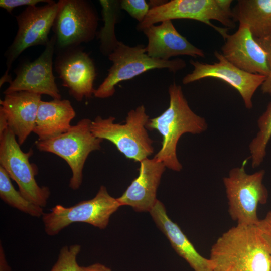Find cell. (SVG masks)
Here are the masks:
<instances>
[{"label": "cell", "instance_id": "cell-1", "mask_svg": "<svg viewBox=\"0 0 271 271\" xmlns=\"http://www.w3.org/2000/svg\"><path fill=\"white\" fill-rule=\"evenodd\" d=\"M213 271H271V254L256 225L237 224L212 245Z\"/></svg>", "mask_w": 271, "mask_h": 271}, {"label": "cell", "instance_id": "cell-2", "mask_svg": "<svg viewBox=\"0 0 271 271\" xmlns=\"http://www.w3.org/2000/svg\"><path fill=\"white\" fill-rule=\"evenodd\" d=\"M169 105L159 116L149 119L146 128L157 130L162 137V146L154 158L165 167L179 172L182 165L177 155V146L184 133L200 134L206 130L207 123L204 117L190 108L181 86L175 82L168 88Z\"/></svg>", "mask_w": 271, "mask_h": 271}, {"label": "cell", "instance_id": "cell-3", "mask_svg": "<svg viewBox=\"0 0 271 271\" xmlns=\"http://www.w3.org/2000/svg\"><path fill=\"white\" fill-rule=\"evenodd\" d=\"M115 120L113 116H97L91 121V131L96 138L112 143L126 158L136 162H140L154 153L153 142L146 128L149 117L144 105L130 110L124 123Z\"/></svg>", "mask_w": 271, "mask_h": 271}, {"label": "cell", "instance_id": "cell-4", "mask_svg": "<svg viewBox=\"0 0 271 271\" xmlns=\"http://www.w3.org/2000/svg\"><path fill=\"white\" fill-rule=\"evenodd\" d=\"M232 0H171L151 8L144 20L137 25V30L145 29L166 20L186 19L202 22L213 28L225 39L228 28L219 27L211 22L214 20L228 28L235 27Z\"/></svg>", "mask_w": 271, "mask_h": 271}, {"label": "cell", "instance_id": "cell-5", "mask_svg": "<svg viewBox=\"0 0 271 271\" xmlns=\"http://www.w3.org/2000/svg\"><path fill=\"white\" fill-rule=\"evenodd\" d=\"M245 159L241 166L232 168L223 182L228 201V212L232 219L241 225H256L259 219L257 209L265 204L268 192L263 183L265 171L252 174L245 171Z\"/></svg>", "mask_w": 271, "mask_h": 271}, {"label": "cell", "instance_id": "cell-6", "mask_svg": "<svg viewBox=\"0 0 271 271\" xmlns=\"http://www.w3.org/2000/svg\"><path fill=\"white\" fill-rule=\"evenodd\" d=\"M108 57L112 65L107 76L95 90L94 95L96 98L104 99L112 96L118 83L131 79L146 71L167 69L175 73L186 66L185 61L180 59L163 60L152 58L147 54L144 45L129 46L121 41Z\"/></svg>", "mask_w": 271, "mask_h": 271}, {"label": "cell", "instance_id": "cell-7", "mask_svg": "<svg viewBox=\"0 0 271 271\" xmlns=\"http://www.w3.org/2000/svg\"><path fill=\"white\" fill-rule=\"evenodd\" d=\"M91 121L89 118L81 119L66 132L35 143L39 151L54 154L68 164L72 173L69 186L74 190L78 189L82 183L83 170L88 156L101 147L103 140L91 131Z\"/></svg>", "mask_w": 271, "mask_h": 271}, {"label": "cell", "instance_id": "cell-8", "mask_svg": "<svg viewBox=\"0 0 271 271\" xmlns=\"http://www.w3.org/2000/svg\"><path fill=\"white\" fill-rule=\"evenodd\" d=\"M63 0L52 1L43 6H28L16 16L18 24L16 35L6 50V69L0 79V86L13 80L10 71L12 64L26 49L37 45L46 46Z\"/></svg>", "mask_w": 271, "mask_h": 271}, {"label": "cell", "instance_id": "cell-9", "mask_svg": "<svg viewBox=\"0 0 271 271\" xmlns=\"http://www.w3.org/2000/svg\"><path fill=\"white\" fill-rule=\"evenodd\" d=\"M121 206L117 198L111 196L102 185L92 199L82 201L66 207L57 205L42 216L46 233L58 234L65 227L75 222H83L100 229L107 226L111 216Z\"/></svg>", "mask_w": 271, "mask_h": 271}, {"label": "cell", "instance_id": "cell-10", "mask_svg": "<svg viewBox=\"0 0 271 271\" xmlns=\"http://www.w3.org/2000/svg\"><path fill=\"white\" fill-rule=\"evenodd\" d=\"M33 151L23 152L14 133L8 128L0 135V166L17 184L19 191L28 200L45 207L50 195L49 188L40 186L35 177L37 167L31 163L29 158Z\"/></svg>", "mask_w": 271, "mask_h": 271}, {"label": "cell", "instance_id": "cell-11", "mask_svg": "<svg viewBox=\"0 0 271 271\" xmlns=\"http://www.w3.org/2000/svg\"><path fill=\"white\" fill-rule=\"evenodd\" d=\"M99 17L92 4L86 0H63L52 30L60 51L92 41L97 35Z\"/></svg>", "mask_w": 271, "mask_h": 271}, {"label": "cell", "instance_id": "cell-12", "mask_svg": "<svg viewBox=\"0 0 271 271\" xmlns=\"http://www.w3.org/2000/svg\"><path fill=\"white\" fill-rule=\"evenodd\" d=\"M218 62L212 64L202 63L191 60L194 69L182 79L184 84L206 78H214L222 80L234 88L241 95L247 109L253 107L252 97L257 88L261 86L266 76L244 71L228 61L221 53L214 52Z\"/></svg>", "mask_w": 271, "mask_h": 271}, {"label": "cell", "instance_id": "cell-13", "mask_svg": "<svg viewBox=\"0 0 271 271\" xmlns=\"http://www.w3.org/2000/svg\"><path fill=\"white\" fill-rule=\"evenodd\" d=\"M56 40L53 35L41 54L32 62H26L15 70V78L4 91L7 94L27 91L47 95L53 99H61L53 73V57Z\"/></svg>", "mask_w": 271, "mask_h": 271}, {"label": "cell", "instance_id": "cell-14", "mask_svg": "<svg viewBox=\"0 0 271 271\" xmlns=\"http://www.w3.org/2000/svg\"><path fill=\"white\" fill-rule=\"evenodd\" d=\"M54 65L63 86L76 100L80 101L94 95L96 69L88 54L78 47L60 51Z\"/></svg>", "mask_w": 271, "mask_h": 271}, {"label": "cell", "instance_id": "cell-15", "mask_svg": "<svg viewBox=\"0 0 271 271\" xmlns=\"http://www.w3.org/2000/svg\"><path fill=\"white\" fill-rule=\"evenodd\" d=\"M224 41L221 53L228 61L247 72L267 76L266 54L246 25L239 23L237 31Z\"/></svg>", "mask_w": 271, "mask_h": 271}, {"label": "cell", "instance_id": "cell-16", "mask_svg": "<svg viewBox=\"0 0 271 271\" xmlns=\"http://www.w3.org/2000/svg\"><path fill=\"white\" fill-rule=\"evenodd\" d=\"M139 174L117 200L136 212H150L158 199L157 191L166 167L155 158L140 162Z\"/></svg>", "mask_w": 271, "mask_h": 271}, {"label": "cell", "instance_id": "cell-17", "mask_svg": "<svg viewBox=\"0 0 271 271\" xmlns=\"http://www.w3.org/2000/svg\"><path fill=\"white\" fill-rule=\"evenodd\" d=\"M41 100V95L27 91L7 94L0 100V112L20 146L33 131Z\"/></svg>", "mask_w": 271, "mask_h": 271}, {"label": "cell", "instance_id": "cell-18", "mask_svg": "<svg viewBox=\"0 0 271 271\" xmlns=\"http://www.w3.org/2000/svg\"><path fill=\"white\" fill-rule=\"evenodd\" d=\"M143 32L148 39L147 54L152 58L169 60L171 57L179 55L205 57L202 50L192 44L177 31L172 20L152 25Z\"/></svg>", "mask_w": 271, "mask_h": 271}, {"label": "cell", "instance_id": "cell-19", "mask_svg": "<svg viewBox=\"0 0 271 271\" xmlns=\"http://www.w3.org/2000/svg\"><path fill=\"white\" fill-rule=\"evenodd\" d=\"M149 213L175 251L194 271H213L209 258L199 254L180 227L169 218L163 203L158 200Z\"/></svg>", "mask_w": 271, "mask_h": 271}, {"label": "cell", "instance_id": "cell-20", "mask_svg": "<svg viewBox=\"0 0 271 271\" xmlns=\"http://www.w3.org/2000/svg\"><path fill=\"white\" fill-rule=\"evenodd\" d=\"M76 112L70 101L55 99L40 102L33 132L38 140H46L66 132Z\"/></svg>", "mask_w": 271, "mask_h": 271}, {"label": "cell", "instance_id": "cell-21", "mask_svg": "<svg viewBox=\"0 0 271 271\" xmlns=\"http://www.w3.org/2000/svg\"><path fill=\"white\" fill-rule=\"evenodd\" d=\"M232 16L234 22L246 25L254 38L271 36V0H239Z\"/></svg>", "mask_w": 271, "mask_h": 271}, {"label": "cell", "instance_id": "cell-22", "mask_svg": "<svg viewBox=\"0 0 271 271\" xmlns=\"http://www.w3.org/2000/svg\"><path fill=\"white\" fill-rule=\"evenodd\" d=\"M104 27L98 33L100 51L103 55L109 56L117 46L119 41L115 33V25L117 22L120 8V1L100 0Z\"/></svg>", "mask_w": 271, "mask_h": 271}, {"label": "cell", "instance_id": "cell-23", "mask_svg": "<svg viewBox=\"0 0 271 271\" xmlns=\"http://www.w3.org/2000/svg\"><path fill=\"white\" fill-rule=\"evenodd\" d=\"M0 197L6 204L32 217H40L44 213L42 207L28 200L19 191L15 189L9 175L1 166Z\"/></svg>", "mask_w": 271, "mask_h": 271}, {"label": "cell", "instance_id": "cell-24", "mask_svg": "<svg viewBox=\"0 0 271 271\" xmlns=\"http://www.w3.org/2000/svg\"><path fill=\"white\" fill-rule=\"evenodd\" d=\"M257 126L258 132L249 145L250 158L253 168L263 162L266 154L267 145L271 138V101L258 119Z\"/></svg>", "mask_w": 271, "mask_h": 271}, {"label": "cell", "instance_id": "cell-25", "mask_svg": "<svg viewBox=\"0 0 271 271\" xmlns=\"http://www.w3.org/2000/svg\"><path fill=\"white\" fill-rule=\"evenodd\" d=\"M80 250L81 246L78 244L63 246L50 271H79L80 266L77 263V257Z\"/></svg>", "mask_w": 271, "mask_h": 271}, {"label": "cell", "instance_id": "cell-26", "mask_svg": "<svg viewBox=\"0 0 271 271\" xmlns=\"http://www.w3.org/2000/svg\"><path fill=\"white\" fill-rule=\"evenodd\" d=\"M120 6L121 9L127 12L138 23L144 20L150 9L145 0H122L120 1Z\"/></svg>", "mask_w": 271, "mask_h": 271}, {"label": "cell", "instance_id": "cell-27", "mask_svg": "<svg viewBox=\"0 0 271 271\" xmlns=\"http://www.w3.org/2000/svg\"><path fill=\"white\" fill-rule=\"evenodd\" d=\"M254 39L266 54L269 70L268 75L261 86V90L263 93L271 95V36L263 38Z\"/></svg>", "mask_w": 271, "mask_h": 271}, {"label": "cell", "instance_id": "cell-28", "mask_svg": "<svg viewBox=\"0 0 271 271\" xmlns=\"http://www.w3.org/2000/svg\"><path fill=\"white\" fill-rule=\"evenodd\" d=\"M256 226L271 254V211L268 212L263 219H259Z\"/></svg>", "mask_w": 271, "mask_h": 271}, {"label": "cell", "instance_id": "cell-29", "mask_svg": "<svg viewBox=\"0 0 271 271\" xmlns=\"http://www.w3.org/2000/svg\"><path fill=\"white\" fill-rule=\"evenodd\" d=\"M51 0H1L0 7L11 13L14 8L25 6H35L40 3H49Z\"/></svg>", "mask_w": 271, "mask_h": 271}, {"label": "cell", "instance_id": "cell-30", "mask_svg": "<svg viewBox=\"0 0 271 271\" xmlns=\"http://www.w3.org/2000/svg\"><path fill=\"white\" fill-rule=\"evenodd\" d=\"M79 271H112L105 265L97 263L88 266H80Z\"/></svg>", "mask_w": 271, "mask_h": 271}, {"label": "cell", "instance_id": "cell-31", "mask_svg": "<svg viewBox=\"0 0 271 271\" xmlns=\"http://www.w3.org/2000/svg\"><path fill=\"white\" fill-rule=\"evenodd\" d=\"M0 271H11V267L7 261L2 244L0 245Z\"/></svg>", "mask_w": 271, "mask_h": 271}]
</instances>
